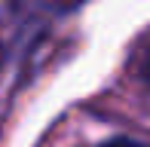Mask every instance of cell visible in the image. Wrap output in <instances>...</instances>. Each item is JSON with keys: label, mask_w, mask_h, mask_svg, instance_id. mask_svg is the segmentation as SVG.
I'll return each mask as SVG.
<instances>
[{"label": "cell", "mask_w": 150, "mask_h": 147, "mask_svg": "<svg viewBox=\"0 0 150 147\" xmlns=\"http://www.w3.org/2000/svg\"><path fill=\"white\" fill-rule=\"evenodd\" d=\"M101 147H150V144L135 141V138H110V141H104Z\"/></svg>", "instance_id": "6da1fadb"}, {"label": "cell", "mask_w": 150, "mask_h": 147, "mask_svg": "<svg viewBox=\"0 0 150 147\" xmlns=\"http://www.w3.org/2000/svg\"><path fill=\"white\" fill-rule=\"evenodd\" d=\"M144 77H147V83H150V49H147V58H144Z\"/></svg>", "instance_id": "7a4b0ae2"}, {"label": "cell", "mask_w": 150, "mask_h": 147, "mask_svg": "<svg viewBox=\"0 0 150 147\" xmlns=\"http://www.w3.org/2000/svg\"><path fill=\"white\" fill-rule=\"evenodd\" d=\"M61 6H64V9H71V6H77V3H83V0H58Z\"/></svg>", "instance_id": "3957f363"}]
</instances>
